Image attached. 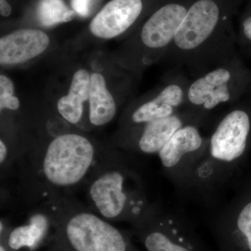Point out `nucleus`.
I'll list each match as a JSON object with an SVG mask.
<instances>
[{"label": "nucleus", "instance_id": "nucleus-21", "mask_svg": "<svg viewBox=\"0 0 251 251\" xmlns=\"http://www.w3.org/2000/svg\"><path fill=\"white\" fill-rule=\"evenodd\" d=\"M20 101L17 97L13 96L6 100L0 101V110L2 111L4 109H9L11 110H16L19 108Z\"/></svg>", "mask_w": 251, "mask_h": 251}, {"label": "nucleus", "instance_id": "nucleus-16", "mask_svg": "<svg viewBox=\"0 0 251 251\" xmlns=\"http://www.w3.org/2000/svg\"><path fill=\"white\" fill-rule=\"evenodd\" d=\"M89 105V122L93 126L107 125L116 115L115 99L107 88L105 78L98 73L91 75Z\"/></svg>", "mask_w": 251, "mask_h": 251}, {"label": "nucleus", "instance_id": "nucleus-8", "mask_svg": "<svg viewBox=\"0 0 251 251\" xmlns=\"http://www.w3.org/2000/svg\"><path fill=\"white\" fill-rule=\"evenodd\" d=\"M234 59L199 75L188 84L186 101L188 110L204 117L221 105L235 98Z\"/></svg>", "mask_w": 251, "mask_h": 251}, {"label": "nucleus", "instance_id": "nucleus-22", "mask_svg": "<svg viewBox=\"0 0 251 251\" xmlns=\"http://www.w3.org/2000/svg\"><path fill=\"white\" fill-rule=\"evenodd\" d=\"M243 34L247 40L251 41V16L245 19L242 24Z\"/></svg>", "mask_w": 251, "mask_h": 251}, {"label": "nucleus", "instance_id": "nucleus-19", "mask_svg": "<svg viewBox=\"0 0 251 251\" xmlns=\"http://www.w3.org/2000/svg\"><path fill=\"white\" fill-rule=\"evenodd\" d=\"M14 86L12 81L5 75L0 76V101L13 97Z\"/></svg>", "mask_w": 251, "mask_h": 251}, {"label": "nucleus", "instance_id": "nucleus-18", "mask_svg": "<svg viewBox=\"0 0 251 251\" xmlns=\"http://www.w3.org/2000/svg\"><path fill=\"white\" fill-rule=\"evenodd\" d=\"M75 15L76 13L69 9L62 0H41L38 5V19L44 27L69 22Z\"/></svg>", "mask_w": 251, "mask_h": 251}, {"label": "nucleus", "instance_id": "nucleus-4", "mask_svg": "<svg viewBox=\"0 0 251 251\" xmlns=\"http://www.w3.org/2000/svg\"><path fill=\"white\" fill-rule=\"evenodd\" d=\"M130 156L120 151L97 171L84 188L87 206L107 221L134 224L151 204L141 172Z\"/></svg>", "mask_w": 251, "mask_h": 251}, {"label": "nucleus", "instance_id": "nucleus-9", "mask_svg": "<svg viewBox=\"0 0 251 251\" xmlns=\"http://www.w3.org/2000/svg\"><path fill=\"white\" fill-rule=\"evenodd\" d=\"M204 119L187 109L171 117L130 128L118 145L130 153L158 154L180 128L193 122L202 123Z\"/></svg>", "mask_w": 251, "mask_h": 251}, {"label": "nucleus", "instance_id": "nucleus-6", "mask_svg": "<svg viewBox=\"0 0 251 251\" xmlns=\"http://www.w3.org/2000/svg\"><path fill=\"white\" fill-rule=\"evenodd\" d=\"M133 226L147 251H206L191 220L176 206L151 202Z\"/></svg>", "mask_w": 251, "mask_h": 251}, {"label": "nucleus", "instance_id": "nucleus-10", "mask_svg": "<svg viewBox=\"0 0 251 251\" xmlns=\"http://www.w3.org/2000/svg\"><path fill=\"white\" fill-rule=\"evenodd\" d=\"M219 251H251V199L227 202L210 221Z\"/></svg>", "mask_w": 251, "mask_h": 251}, {"label": "nucleus", "instance_id": "nucleus-14", "mask_svg": "<svg viewBox=\"0 0 251 251\" xmlns=\"http://www.w3.org/2000/svg\"><path fill=\"white\" fill-rule=\"evenodd\" d=\"M49 44V36L39 29L15 31L0 39V62L8 65L26 62L44 52Z\"/></svg>", "mask_w": 251, "mask_h": 251}, {"label": "nucleus", "instance_id": "nucleus-20", "mask_svg": "<svg viewBox=\"0 0 251 251\" xmlns=\"http://www.w3.org/2000/svg\"><path fill=\"white\" fill-rule=\"evenodd\" d=\"M92 0H72L73 10L82 17H86L90 14Z\"/></svg>", "mask_w": 251, "mask_h": 251}, {"label": "nucleus", "instance_id": "nucleus-7", "mask_svg": "<svg viewBox=\"0 0 251 251\" xmlns=\"http://www.w3.org/2000/svg\"><path fill=\"white\" fill-rule=\"evenodd\" d=\"M199 125L193 122L180 128L157 154L165 175L176 192L184 196L209 139L203 136Z\"/></svg>", "mask_w": 251, "mask_h": 251}, {"label": "nucleus", "instance_id": "nucleus-13", "mask_svg": "<svg viewBox=\"0 0 251 251\" xmlns=\"http://www.w3.org/2000/svg\"><path fill=\"white\" fill-rule=\"evenodd\" d=\"M143 8L142 0H111L92 20L90 31L101 39L116 37L137 21Z\"/></svg>", "mask_w": 251, "mask_h": 251}, {"label": "nucleus", "instance_id": "nucleus-12", "mask_svg": "<svg viewBox=\"0 0 251 251\" xmlns=\"http://www.w3.org/2000/svg\"><path fill=\"white\" fill-rule=\"evenodd\" d=\"M187 87L183 81H171L153 98L137 105L128 115V129L177 113L186 104Z\"/></svg>", "mask_w": 251, "mask_h": 251}, {"label": "nucleus", "instance_id": "nucleus-15", "mask_svg": "<svg viewBox=\"0 0 251 251\" xmlns=\"http://www.w3.org/2000/svg\"><path fill=\"white\" fill-rule=\"evenodd\" d=\"M91 76L85 69H80L74 74L69 94L59 99L57 111L61 117L73 125H79L84 114L83 104L89 100Z\"/></svg>", "mask_w": 251, "mask_h": 251}, {"label": "nucleus", "instance_id": "nucleus-23", "mask_svg": "<svg viewBox=\"0 0 251 251\" xmlns=\"http://www.w3.org/2000/svg\"><path fill=\"white\" fill-rule=\"evenodd\" d=\"M11 6L6 0H0V14L4 17H7L11 14Z\"/></svg>", "mask_w": 251, "mask_h": 251}, {"label": "nucleus", "instance_id": "nucleus-17", "mask_svg": "<svg viewBox=\"0 0 251 251\" xmlns=\"http://www.w3.org/2000/svg\"><path fill=\"white\" fill-rule=\"evenodd\" d=\"M30 214L27 225L16 227L9 234L8 244L13 250L23 247L34 249L47 234L51 219L45 208L41 204Z\"/></svg>", "mask_w": 251, "mask_h": 251}, {"label": "nucleus", "instance_id": "nucleus-5", "mask_svg": "<svg viewBox=\"0 0 251 251\" xmlns=\"http://www.w3.org/2000/svg\"><path fill=\"white\" fill-rule=\"evenodd\" d=\"M74 251H138L126 236L72 196L41 203Z\"/></svg>", "mask_w": 251, "mask_h": 251}, {"label": "nucleus", "instance_id": "nucleus-24", "mask_svg": "<svg viewBox=\"0 0 251 251\" xmlns=\"http://www.w3.org/2000/svg\"><path fill=\"white\" fill-rule=\"evenodd\" d=\"M0 251H5L4 247H2V246H1V247H0Z\"/></svg>", "mask_w": 251, "mask_h": 251}, {"label": "nucleus", "instance_id": "nucleus-1", "mask_svg": "<svg viewBox=\"0 0 251 251\" xmlns=\"http://www.w3.org/2000/svg\"><path fill=\"white\" fill-rule=\"evenodd\" d=\"M119 153L100 148L80 133L55 135L44 146L23 150L15 164L18 192L30 204L54 196H72L85 188L97 171Z\"/></svg>", "mask_w": 251, "mask_h": 251}, {"label": "nucleus", "instance_id": "nucleus-2", "mask_svg": "<svg viewBox=\"0 0 251 251\" xmlns=\"http://www.w3.org/2000/svg\"><path fill=\"white\" fill-rule=\"evenodd\" d=\"M251 127L250 116L242 109H234L220 120L209 137L185 196L207 206L219 202L246 152Z\"/></svg>", "mask_w": 251, "mask_h": 251}, {"label": "nucleus", "instance_id": "nucleus-3", "mask_svg": "<svg viewBox=\"0 0 251 251\" xmlns=\"http://www.w3.org/2000/svg\"><path fill=\"white\" fill-rule=\"evenodd\" d=\"M227 20L214 0H198L180 24L166 55L178 67H186L198 76L233 60V37L220 29Z\"/></svg>", "mask_w": 251, "mask_h": 251}, {"label": "nucleus", "instance_id": "nucleus-11", "mask_svg": "<svg viewBox=\"0 0 251 251\" xmlns=\"http://www.w3.org/2000/svg\"><path fill=\"white\" fill-rule=\"evenodd\" d=\"M187 11L184 6L176 3L165 5L157 10L142 28V45L148 50L166 54Z\"/></svg>", "mask_w": 251, "mask_h": 251}]
</instances>
